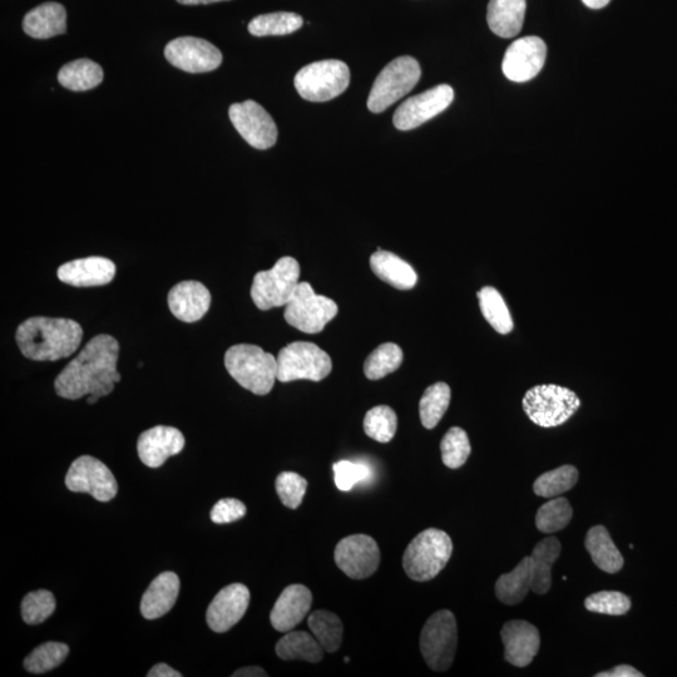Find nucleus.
<instances>
[{
  "label": "nucleus",
  "instance_id": "nucleus-1",
  "mask_svg": "<svg viewBox=\"0 0 677 677\" xmlns=\"http://www.w3.org/2000/svg\"><path fill=\"white\" fill-rule=\"evenodd\" d=\"M120 344L111 335L92 338L76 359L59 373L54 388L59 397L77 400L86 395L106 397L121 382L117 372Z\"/></svg>",
  "mask_w": 677,
  "mask_h": 677
},
{
  "label": "nucleus",
  "instance_id": "nucleus-2",
  "mask_svg": "<svg viewBox=\"0 0 677 677\" xmlns=\"http://www.w3.org/2000/svg\"><path fill=\"white\" fill-rule=\"evenodd\" d=\"M82 326L72 319L34 316L18 326L16 340L27 359L56 362L71 357L81 345Z\"/></svg>",
  "mask_w": 677,
  "mask_h": 677
},
{
  "label": "nucleus",
  "instance_id": "nucleus-3",
  "mask_svg": "<svg viewBox=\"0 0 677 677\" xmlns=\"http://www.w3.org/2000/svg\"><path fill=\"white\" fill-rule=\"evenodd\" d=\"M227 372L242 388L266 395L278 379V360L273 354L251 344H237L225 354Z\"/></svg>",
  "mask_w": 677,
  "mask_h": 677
},
{
  "label": "nucleus",
  "instance_id": "nucleus-4",
  "mask_svg": "<svg viewBox=\"0 0 677 677\" xmlns=\"http://www.w3.org/2000/svg\"><path fill=\"white\" fill-rule=\"evenodd\" d=\"M452 553L453 542L448 533L429 528L409 543L403 556L404 571L413 581H431L448 565Z\"/></svg>",
  "mask_w": 677,
  "mask_h": 677
},
{
  "label": "nucleus",
  "instance_id": "nucleus-5",
  "mask_svg": "<svg viewBox=\"0 0 677 677\" xmlns=\"http://www.w3.org/2000/svg\"><path fill=\"white\" fill-rule=\"evenodd\" d=\"M580 407L581 400L575 392L555 384L537 385L523 398L527 417L542 428L562 426Z\"/></svg>",
  "mask_w": 677,
  "mask_h": 677
},
{
  "label": "nucleus",
  "instance_id": "nucleus-6",
  "mask_svg": "<svg viewBox=\"0 0 677 677\" xmlns=\"http://www.w3.org/2000/svg\"><path fill=\"white\" fill-rule=\"evenodd\" d=\"M294 83L296 91L306 101L334 100L349 87V67L338 59L314 62L296 73Z\"/></svg>",
  "mask_w": 677,
  "mask_h": 677
},
{
  "label": "nucleus",
  "instance_id": "nucleus-7",
  "mask_svg": "<svg viewBox=\"0 0 677 677\" xmlns=\"http://www.w3.org/2000/svg\"><path fill=\"white\" fill-rule=\"evenodd\" d=\"M420 74L422 71L417 59L409 56L394 59L375 79L368 98L369 111L382 113L407 96L417 86Z\"/></svg>",
  "mask_w": 677,
  "mask_h": 677
},
{
  "label": "nucleus",
  "instance_id": "nucleus-8",
  "mask_svg": "<svg viewBox=\"0 0 677 677\" xmlns=\"http://www.w3.org/2000/svg\"><path fill=\"white\" fill-rule=\"evenodd\" d=\"M420 652L433 671H447L456 657L457 620L453 612L441 610L429 617L420 634Z\"/></svg>",
  "mask_w": 677,
  "mask_h": 677
},
{
  "label": "nucleus",
  "instance_id": "nucleus-9",
  "mask_svg": "<svg viewBox=\"0 0 677 677\" xmlns=\"http://www.w3.org/2000/svg\"><path fill=\"white\" fill-rule=\"evenodd\" d=\"M300 265L290 256L281 258L273 269L260 271L251 286V299L260 310L280 308L289 303L299 285Z\"/></svg>",
  "mask_w": 677,
  "mask_h": 677
},
{
  "label": "nucleus",
  "instance_id": "nucleus-10",
  "mask_svg": "<svg viewBox=\"0 0 677 677\" xmlns=\"http://www.w3.org/2000/svg\"><path fill=\"white\" fill-rule=\"evenodd\" d=\"M278 380L281 383L295 380L321 382L333 369L328 353L318 345L308 342H295L286 345L278 355Z\"/></svg>",
  "mask_w": 677,
  "mask_h": 677
},
{
  "label": "nucleus",
  "instance_id": "nucleus-11",
  "mask_svg": "<svg viewBox=\"0 0 677 677\" xmlns=\"http://www.w3.org/2000/svg\"><path fill=\"white\" fill-rule=\"evenodd\" d=\"M339 313L335 301L316 295L309 283L303 281L296 288L293 298L285 305L286 323L306 334H318Z\"/></svg>",
  "mask_w": 677,
  "mask_h": 677
},
{
  "label": "nucleus",
  "instance_id": "nucleus-12",
  "mask_svg": "<svg viewBox=\"0 0 677 677\" xmlns=\"http://www.w3.org/2000/svg\"><path fill=\"white\" fill-rule=\"evenodd\" d=\"M66 486L71 492L91 494L98 502H110L118 492V484L110 468L91 456L79 457L71 464Z\"/></svg>",
  "mask_w": 677,
  "mask_h": 677
},
{
  "label": "nucleus",
  "instance_id": "nucleus-13",
  "mask_svg": "<svg viewBox=\"0 0 677 677\" xmlns=\"http://www.w3.org/2000/svg\"><path fill=\"white\" fill-rule=\"evenodd\" d=\"M229 117L241 137L258 150H268L278 141V127L273 117L255 101L235 103L230 107Z\"/></svg>",
  "mask_w": 677,
  "mask_h": 677
},
{
  "label": "nucleus",
  "instance_id": "nucleus-14",
  "mask_svg": "<svg viewBox=\"0 0 677 677\" xmlns=\"http://www.w3.org/2000/svg\"><path fill=\"white\" fill-rule=\"evenodd\" d=\"M453 100V88L448 84H439L402 103L394 113V126L400 131L414 130L446 111Z\"/></svg>",
  "mask_w": 677,
  "mask_h": 677
},
{
  "label": "nucleus",
  "instance_id": "nucleus-15",
  "mask_svg": "<svg viewBox=\"0 0 677 677\" xmlns=\"http://www.w3.org/2000/svg\"><path fill=\"white\" fill-rule=\"evenodd\" d=\"M334 558L336 566L353 580H364L373 576L380 565L378 543L368 535L343 538L336 545Z\"/></svg>",
  "mask_w": 677,
  "mask_h": 677
},
{
  "label": "nucleus",
  "instance_id": "nucleus-16",
  "mask_svg": "<svg viewBox=\"0 0 677 677\" xmlns=\"http://www.w3.org/2000/svg\"><path fill=\"white\" fill-rule=\"evenodd\" d=\"M165 57L172 66L189 73L215 71L222 63V53L214 44L196 37L176 38L167 44Z\"/></svg>",
  "mask_w": 677,
  "mask_h": 677
},
{
  "label": "nucleus",
  "instance_id": "nucleus-17",
  "mask_svg": "<svg viewBox=\"0 0 677 677\" xmlns=\"http://www.w3.org/2000/svg\"><path fill=\"white\" fill-rule=\"evenodd\" d=\"M546 57L547 46L540 37L517 39L504 54L502 63L504 76L516 83L531 81L542 71Z\"/></svg>",
  "mask_w": 677,
  "mask_h": 677
},
{
  "label": "nucleus",
  "instance_id": "nucleus-18",
  "mask_svg": "<svg viewBox=\"0 0 677 677\" xmlns=\"http://www.w3.org/2000/svg\"><path fill=\"white\" fill-rule=\"evenodd\" d=\"M250 604V591L241 583L222 588L207 609L206 621L217 634L227 632L246 614Z\"/></svg>",
  "mask_w": 677,
  "mask_h": 677
},
{
  "label": "nucleus",
  "instance_id": "nucleus-19",
  "mask_svg": "<svg viewBox=\"0 0 677 677\" xmlns=\"http://www.w3.org/2000/svg\"><path fill=\"white\" fill-rule=\"evenodd\" d=\"M501 637L504 645V659L513 666L530 665L540 651V631L530 622L508 621L503 626Z\"/></svg>",
  "mask_w": 677,
  "mask_h": 677
},
{
  "label": "nucleus",
  "instance_id": "nucleus-20",
  "mask_svg": "<svg viewBox=\"0 0 677 677\" xmlns=\"http://www.w3.org/2000/svg\"><path fill=\"white\" fill-rule=\"evenodd\" d=\"M185 443L184 434L179 429L166 426L153 427L138 438V457L145 466L158 468L168 458L181 453Z\"/></svg>",
  "mask_w": 677,
  "mask_h": 677
},
{
  "label": "nucleus",
  "instance_id": "nucleus-21",
  "mask_svg": "<svg viewBox=\"0 0 677 677\" xmlns=\"http://www.w3.org/2000/svg\"><path fill=\"white\" fill-rule=\"evenodd\" d=\"M58 279L76 288H93L110 284L116 276V265L101 256L69 261L59 266Z\"/></svg>",
  "mask_w": 677,
  "mask_h": 677
},
{
  "label": "nucleus",
  "instance_id": "nucleus-22",
  "mask_svg": "<svg viewBox=\"0 0 677 677\" xmlns=\"http://www.w3.org/2000/svg\"><path fill=\"white\" fill-rule=\"evenodd\" d=\"M167 303L176 319L196 323L209 311L211 293L200 281H182L168 293Z\"/></svg>",
  "mask_w": 677,
  "mask_h": 677
},
{
  "label": "nucleus",
  "instance_id": "nucleus-23",
  "mask_svg": "<svg viewBox=\"0 0 677 677\" xmlns=\"http://www.w3.org/2000/svg\"><path fill=\"white\" fill-rule=\"evenodd\" d=\"M313 605V595L304 585H290L275 602L270 614L271 625L279 632H290L308 616Z\"/></svg>",
  "mask_w": 677,
  "mask_h": 677
},
{
  "label": "nucleus",
  "instance_id": "nucleus-24",
  "mask_svg": "<svg viewBox=\"0 0 677 677\" xmlns=\"http://www.w3.org/2000/svg\"><path fill=\"white\" fill-rule=\"evenodd\" d=\"M180 594V578L174 572H163L143 594L141 614L147 620L165 616L175 606Z\"/></svg>",
  "mask_w": 677,
  "mask_h": 677
},
{
  "label": "nucleus",
  "instance_id": "nucleus-25",
  "mask_svg": "<svg viewBox=\"0 0 677 677\" xmlns=\"http://www.w3.org/2000/svg\"><path fill=\"white\" fill-rule=\"evenodd\" d=\"M23 31L29 37L49 39L67 31V12L62 4L48 2L32 9L23 19Z\"/></svg>",
  "mask_w": 677,
  "mask_h": 677
},
{
  "label": "nucleus",
  "instance_id": "nucleus-26",
  "mask_svg": "<svg viewBox=\"0 0 677 677\" xmlns=\"http://www.w3.org/2000/svg\"><path fill=\"white\" fill-rule=\"evenodd\" d=\"M526 0H489L488 27L498 37L513 38L522 31Z\"/></svg>",
  "mask_w": 677,
  "mask_h": 677
},
{
  "label": "nucleus",
  "instance_id": "nucleus-27",
  "mask_svg": "<svg viewBox=\"0 0 677 677\" xmlns=\"http://www.w3.org/2000/svg\"><path fill=\"white\" fill-rule=\"evenodd\" d=\"M370 268L384 283L399 290L413 289L418 283V275L407 261L393 252L378 250L370 256Z\"/></svg>",
  "mask_w": 677,
  "mask_h": 677
},
{
  "label": "nucleus",
  "instance_id": "nucleus-28",
  "mask_svg": "<svg viewBox=\"0 0 677 677\" xmlns=\"http://www.w3.org/2000/svg\"><path fill=\"white\" fill-rule=\"evenodd\" d=\"M561 542L556 537H547L538 542L531 555L532 587L536 595H546L552 586V567L561 556Z\"/></svg>",
  "mask_w": 677,
  "mask_h": 677
},
{
  "label": "nucleus",
  "instance_id": "nucleus-29",
  "mask_svg": "<svg viewBox=\"0 0 677 677\" xmlns=\"http://www.w3.org/2000/svg\"><path fill=\"white\" fill-rule=\"evenodd\" d=\"M585 546L587 552L590 553L592 561L601 571L614 575V573L620 572L622 567H624V557H622L619 548L612 541L606 527H592L587 532Z\"/></svg>",
  "mask_w": 677,
  "mask_h": 677
},
{
  "label": "nucleus",
  "instance_id": "nucleus-30",
  "mask_svg": "<svg viewBox=\"0 0 677 677\" xmlns=\"http://www.w3.org/2000/svg\"><path fill=\"white\" fill-rule=\"evenodd\" d=\"M281 660H301L318 664L323 660L325 651L313 634L305 631L286 632L275 647Z\"/></svg>",
  "mask_w": 677,
  "mask_h": 677
},
{
  "label": "nucleus",
  "instance_id": "nucleus-31",
  "mask_svg": "<svg viewBox=\"0 0 677 677\" xmlns=\"http://www.w3.org/2000/svg\"><path fill=\"white\" fill-rule=\"evenodd\" d=\"M532 587V561L525 557L515 570L504 573L496 582V596L504 605L515 606L526 599Z\"/></svg>",
  "mask_w": 677,
  "mask_h": 677
},
{
  "label": "nucleus",
  "instance_id": "nucleus-32",
  "mask_svg": "<svg viewBox=\"0 0 677 677\" xmlns=\"http://www.w3.org/2000/svg\"><path fill=\"white\" fill-rule=\"evenodd\" d=\"M103 81V69L91 59H77L66 64L58 73V82L74 92L90 91Z\"/></svg>",
  "mask_w": 677,
  "mask_h": 677
},
{
  "label": "nucleus",
  "instance_id": "nucleus-33",
  "mask_svg": "<svg viewBox=\"0 0 677 677\" xmlns=\"http://www.w3.org/2000/svg\"><path fill=\"white\" fill-rule=\"evenodd\" d=\"M309 629L325 652L334 654L343 642L344 626L342 620L333 612L318 610L308 619Z\"/></svg>",
  "mask_w": 677,
  "mask_h": 677
},
{
  "label": "nucleus",
  "instance_id": "nucleus-34",
  "mask_svg": "<svg viewBox=\"0 0 677 677\" xmlns=\"http://www.w3.org/2000/svg\"><path fill=\"white\" fill-rule=\"evenodd\" d=\"M303 24L304 19L296 13L261 14L249 23V32L255 37L288 36L299 31Z\"/></svg>",
  "mask_w": 677,
  "mask_h": 677
},
{
  "label": "nucleus",
  "instance_id": "nucleus-35",
  "mask_svg": "<svg viewBox=\"0 0 677 677\" xmlns=\"http://www.w3.org/2000/svg\"><path fill=\"white\" fill-rule=\"evenodd\" d=\"M451 397V388L446 383H436L426 389L419 403V415L424 428L434 429L438 426L451 404Z\"/></svg>",
  "mask_w": 677,
  "mask_h": 677
},
{
  "label": "nucleus",
  "instance_id": "nucleus-36",
  "mask_svg": "<svg viewBox=\"0 0 677 677\" xmlns=\"http://www.w3.org/2000/svg\"><path fill=\"white\" fill-rule=\"evenodd\" d=\"M479 306L484 319L492 325L499 334H508L513 330V321L510 310L503 296L492 286H486L478 293Z\"/></svg>",
  "mask_w": 677,
  "mask_h": 677
},
{
  "label": "nucleus",
  "instance_id": "nucleus-37",
  "mask_svg": "<svg viewBox=\"0 0 677 677\" xmlns=\"http://www.w3.org/2000/svg\"><path fill=\"white\" fill-rule=\"evenodd\" d=\"M403 350L394 343L380 345L364 364V374L370 380H379L398 370L403 363Z\"/></svg>",
  "mask_w": 677,
  "mask_h": 677
},
{
  "label": "nucleus",
  "instance_id": "nucleus-38",
  "mask_svg": "<svg viewBox=\"0 0 677 677\" xmlns=\"http://www.w3.org/2000/svg\"><path fill=\"white\" fill-rule=\"evenodd\" d=\"M577 468L573 466H562L553 469V471L543 473L533 484V491L538 497L556 498L561 494L571 491L578 482Z\"/></svg>",
  "mask_w": 677,
  "mask_h": 677
},
{
  "label": "nucleus",
  "instance_id": "nucleus-39",
  "mask_svg": "<svg viewBox=\"0 0 677 677\" xmlns=\"http://www.w3.org/2000/svg\"><path fill=\"white\" fill-rule=\"evenodd\" d=\"M573 511L570 502L567 498L556 497L552 498L541 506L536 516L537 530L542 533L560 532L570 525Z\"/></svg>",
  "mask_w": 677,
  "mask_h": 677
},
{
  "label": "nucleus",
  "instance_id": "nucleus-40",
  "mask_svg": "<svg viewBox=\"0 0 677 677\" xmlns=\"http://www.w3.org/2000/svg\"><path fill=\"white\" fill-rule=\"evenodd\" d=\"M398 417L388 405L370 409L364 418V432L379 443H389L397 433Z\"/></svg>",
  "mask_w": 677,
  "mask_h": 677
},
{
  "label": "nucleus",
  "instance_id": "nucleus-41",
  "mask_svg": "<svg viewBox=\"0 0 677 677\" xmlns=\"http://www.w3.org/2000/svg\"><path fill=\"white\" fill-rule=\"evenodd\" d=\"M69 647L62 642H46L24 660V669L32 674H44V672L56 669L67 659Z\"/></svg>",
  "mask_w": 677,
  "mask_h": 677
},
{
  "label": "nucleus",
  "instance_id": "nucleus-42",
  "mask_svg": "<svg viewBox=\"0 0 677 677\" xmlns=\"http://www.w3.org/2000/svg\"><path fill=\"white\" fill-rule=\"evenodd\" d=\"M442 461L448 468L458 469L466 464L471 456L472 447L468 434L464 429H449L441 442Z\"/></svg>",
  "mask_w": 677,
  "mask_h": 677
},
{
  "label": "nucleus",
  "instance_id": "nucleus-43",
  "mask_svg": "<svg viewBox=\"0 0 677 677\" xmlns=\"http://www.w3.org/2000/svg\"><path fill=\"white\" fill-rule=\"evenodd\" d=\"M631 599L619 591H600L585 600L587 611L594 614L624 616L631 610Z\"/></svg>",
  "mask_w": 677,
  "mask_h": 677
},
{
  "label": "nucleus",
  "instance_id": "nucleus-44",
  "mask_svg": "<svg viewBox=\"0 0 677 677\" xmlns=\"http://www.w3.org/2000/svg\"><path fill=\"white\" fill-rule=\"evenodd\" d=\"M56 599L52 592L38 590L24 597L22 617L28 625H39L56 611Z\"/></svg>",
  "mask_w": 677,
  "mask_h": 677
},
{
  "label": "nucleus",
  "instance_id": "nucleus-45",
  "mask_svg": "<svg viewBox=\"0 0 677 677\" xmlns=\"http://www.w3.org/2000/svg\"><path fill=\"white\" fill-rule=\"evenodd\" d=\"M275 487L284 506L296 510L308 491V481L298 473L283 472L276 478Z\"/></svg>",
  "mask_w": 677,
  "mask_h": 677
},
{
  "label": "nucleus",
  "instance_id": "nucleus-46",
  "mask_svg": "<svg viewBox=\"0 0 677 677\" xmlns=\"http://www.w3.org/2000/svg\"><path fill=\"white\" fill-rule=\"evenodd\" d=\"M333 471L336 487L342 492H349L355 484L367 481L370 477L368 466L350 461L336 462Z\"/></svg>",
  "mask_w": 677,
  "mask_h": 677
},
{
  "label": "nucleus",
  "instance_id": "nucleus-47",
  "mask_svg": "<svg viewBox=\"0 0 677 677\" xmlns=\"http://www.w3.org/2000/svg\"><path fill=\"white\" fill-rule=\"evenodd\" d=\"M246 506L235 498L220 499L212 508L210 517L216 525H225L241 520L246 515Z\"/></svg>",
  "mask_w": 677,
  "mask_h": 677
},
{
  "label": "nucleus",
  "instance_id": "nucleus-48",
  "mask_svg": "<svg viewBox=\"0 0 677 677\" xmlns=\"http://www.w3.org/2000/svg\"><path fill=\"white\" fill-rule=\"evenodd\" d=\"M596 677H644L639 670L630 665H619L609 671H602L595 675Z\"/></svg>",
  "mask_w": 677,
  "mask_h": 677
},
{
  "label": "nucleus",
  "instance_id": "nucleus-49",
  "mask_svg": "<svg viewBox=\"0 0 677 677\" xmlns=\"http://www.w3.org/2000/svg\"><path fill=\"white\" fill-rule=\"evenodd\" d=\"M148 677H181L179 671L172 669L167 664H157L147 674Z\"/></svg>",
  "mask_w": 677,
  "mask_h": 677
},
{
  "label": "nucleus",
  "instance_id": "nucleus-50",
  "mask_svg": "<svg viewBox=\"0 0 677 677\" xmlns=\"http://www.w3.org/2000/svg\"><path fill=\"white\" fill-rule=\"evenodd\" d=\"M269 676L268 672L258 666L244 667L232 674V677H266Z\"/></svg>",
  "mask_w": 677,
  "mask_h": 677
},
{
  "label": "nucleus",
  "instance_id": "nucleus-51",
  "mask_svg": "<svg viewBox=\"0 0 677 677\" xmlns=\"http://www.w3.org/2000/svg\"><path fill=\"white\" fill-rule=\"evenodd\" d=\"M586 7L591 9H602L609 6L611 0H582Z\"/></svg>",
  "mask_w": 677,
  "mask_h": 677
},
{
  "label": "nucleus",
  "instance_id": "nucleus-52",
  "mask_svg": "<svg viewBox=\"0 0 677 677\" xmlns=\"http://www.w3.org/2000/svg\"><path fill=\"white\" fill-rule=\"evenodd\" d=\"M177 2L184 4V6H200V4L227 2V0H177Z\"/></svg>",
  "mask_w": 677,
  "mask_h": 677
},
{
  "label": "nucleus",
  "instance_id": "nucleus-53",
  "mask_svg": "<svg viewBox=\"0 0 677 677\" xmlns=\"http://www.w3.org/2000/svg\"><path fill=\"white\" fill-rule=\"evenodd\" d=\"M98 399H100V398L96 397V395H88L87 403L88 404H96L98 402Z\"/></svg>",
  "mask_w": 677,
  "mask_h": 677
}]
</instances>
